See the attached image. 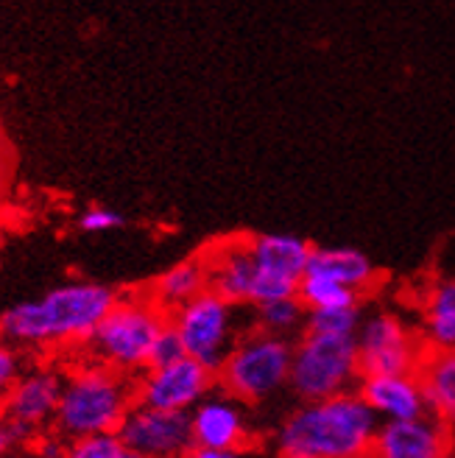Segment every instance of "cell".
I'll return each instance as SVG.
<instances>
[{
    "instance_id": "9a60e30c",
    "label": "cell",
    "mask_w": 455,
    "mask_h": 458,
    "mask_svg": "<svg viewBox=\"0 0 455 458\" xmlns=\"http://www.w3.org/2000/svg\"><path fill=\"white\" fill-rule=\"evenodd\" d=\"M210 274V288L235 305H252V288L257 266L252 258L249 238H226L207 251H201Z\"/></svg>"
},
{
    "instance_id": "ba28073f",
    "label": "cell",
    "mask_w": 455,
    "mask_h": 458,
    "mask_svg": "<svg viewBox=\"0 0 455 458\" xmlns=\"http://www.w3.org/2000/svg\"><path fill=\"white\" fill-rule=\"evenodd\" d=\"M360 375L417 372L427 352L422 333H417L394 310L363 313L355 333Z\"/></svg>"
},
{
    "instance_id": "8992f818",
    "label": "cell",
    "mask_w": 455,
    "mask_h": 458,
    "mask_svg": "<svg viewBox=\"0 0 455 458\" xmlns=\"http://www.w3.org/2000/svg\"><path fill=\"white\" fill-rule=\"evenodd\" d=\"M360 377L355 335L305 330L299 341H293L288 388L297 400H324L352 392Z\"/></svg>"
},
{
    "instance_id": "6da1fadb",
    "label": "cell",
    "mask_w": 455,
    "mask_h": 458,
    "mask_svg": "<svg viewBox=\"0 0 455 458\" xmlns=\"http://www.w3.org/2000/svg\"><path fill=\"white\" fill-rule=\"evenodd\" d=\"M118 302V291L101 283H64L42 293L39 300H26L0 316V338L14 347H71L93 338L101 318Z\"/></svg>"
},
{
    "instance_id": "cb8c5ba5",
    "label": "cell",
    "mask_w": 455,
    "mask_h": 458,
    "mask_svg": "<svg viewBox=\"0 0 455 458\" xmlns=\"http://www.w3.org/2000/svg\"><path fill=\"white\" fill-rule=\"evenodd\" d=\"M64 458H143L140 453L129 450L118 433H101V437H87L67 445Z\"/></svg>"
},
{
    "instance_id": "f1b7e54d",
    "label": "cell",
    "mask_w": 455,
    "mask_h": 458,
    "mask_svg": "<svg viewBox=\"0 0 455 458\" xmlns=\"http://www.w3.org/2000/svg\"><path fill=\"white\" fill-rule=\"evenodd\" d=\"M17 442H20V437L12 430V425H9L4 417H0V458H6Z\"/></svg>"
},
{
    "instance_id": "3957f363",
    "label": "cell",
    "mask_w": 455,
    "mask_h": 458,
    "mask_svg": "<svg viewBox=\"0 0 455 458\" xmlns=\"http://www.w3.org/2000/svg\"><path fill=\"white\" fill-rule=\"evenodd\" d=\"M134 403V377L89 358L64 375L54 428L67 442L118 433Z\"/></svg>"
},
{
    "instance_id": "ac0fdd59",
    "label": "cell",
    "mask_w": 455,
    "mask_h": 458,
    "mask_svg": "<svg viewBox=\"0 0 455 458\" xmlns=\"http://www.w3.org/2000/svg\"><path fill=\"white\" fill-rule=\"evenodd\" d=\"M430 414L455 425V350H427L417 369Z\"/></svg>"
},
{
    "instance_id": "e0dca14e",
    "label": "cell",
    "mask_w": 455,
    "mask_h": 458,
    "mask_svg": "<svg viewBox=\"0 0 455 458\" xmlns=\"http://www.w3.org/2000/svg\"><path fill=\"white\" fill-rule=\"evenodd\" d=\"M308 271H318L324 277L358 291L360 296L372 291L380 271L369 255H363L355 246H313Z\"/></svg>"
},
{
    "instance_id": "d4e9b609",
    "label": "cell",
    "mask_w": 455,
    "mask_h": 458,
    "mask_svg": "<svg viewBox=\"0 0 455 458\" xmlns=\"http://www.w3.org/2000/svg\"><path fill=\"white\" fill-rule=\"evenodd\" d=\"M185 352V344H181L179 333L173 330V325L168 322V327L156 335L154 341V350H151V360L148 366H163V363H171V360H179Z\"/></svg>"
},
{
    "instance_id": "484cf974",
    "label": "cell",
    "mask_w": 455,
    "mask_h": 458,
    "mask_svg": "<svg viewBox=\"0 0 455 458\" xmlns=\"http://www.w3.org/2000/svg\"><path fill=\"white\" fill-rule=\"evenodd\" d=\"M22 375V360L20 352L12 341L0 338V400L9 394V388L14 386V380Z\"/></svg>"
},
{
    "instance_id": "f546056e",
    "label": "cell",
    "mask_w": 455,
    "mask_h": 458,
    "mask_svg": "<svg viewBox=\"0 0 455 458\" xmlns=\"http://www.w3.org/2000/svg\"><path fill=\"white\" fill-rule=\"evenodd\" d=\"M355 458H375L372 453H363V455H355Z\"/></svg>"
},
{
    "instance_id": "277c9868",
    "label": "cell",
    "mask_w": 455,
    "mask_h": 458,
    "mask_svg": "<svg viewBox=\"0 0 455 458\" xmlns=\"http://www.w3.org/2000/svg\"><path fill=\"white\" fill-rule=\"evenodd\" d=\"M168 322L171 313L151 293L118 296V302L98 322L93 338L87 341L89 358L138 377L148 369L154 341Z\"/></svg>"
},
{
    "instance_id": "30bf717a",
    "label": "cell",
    "mask_w": 455,
    "mask_h": 458,
    "mask_svg": "<svg viewBox=\"0 0 455 458\" xmlns=\"http://www.w3.org/2000/svg\"><path fill=\"white\" fill-rule=\"evenodd\" d=\"M215 386V369L190 355H181L179 360L163 366H148L134 377L138 403L165 411H188V414L204 397L213 394Z\"/></svg>"
},
{
    "instance_id": "4fadbf2b",
    "label": "cell",
    "mask_w": 455,
    "mask_h": 458,
    "mask_svg": "<svg viewBox=\"0 0 455 458\" xmlns=\"http://www.w3.org/2000/svg\"><path fill=\"white\" fill-rule=\"evenodd\" d=\"M452 447L450 425L436 414L380 422L372 445L375 458H447Z\"/></svg>"
},
{
    "instance_id": "44dd1931",
    "label": "cell",
    "mask_w": 455,
    "mask_h": 458,
    "mask_svg": "<svg viewBox=\"0 0 455 458\" xmlns=\"http://www.w3.org/2000/svg\"><path fill=\"white\" fill-rule=\"evenodd\" d=\"M255 308V327L274 333V335H297L305 327L308 318V308L302 305L299 293L297 296H282V300H271V302H260L252 305Z\"/></svg>"
},
{
    "instance_id": "7c38bea8",
    "label": "cell",
    "mask_w": 455,
    "mask_h": 458,
    "mask_svg": "<svg viewBox=\"0 0 455 458\" xmlns=\"http://www.w3.org/2000/svg\"><path fill=\"white\" fill-rule=\"evenodd\" d=\"M62 386L64 375L51 369V366L22 372L9 388V394L0 400V417L12 425L20 439L39 437L56 420Z\"/></svg>"
},
{
    "instance_id": "83f0119b",
    "label": "cell",
    "mask_w": 455,
    "mask_h": 458,
    "mask_svg": "<svg viewBox=\"0 0 455 458\" xmlns=\"http://www.w3.org/2000/svg\"><path fill=\"white\" fill-rule=\"evenodd\" d=\"M185 458H243V450H232V447H204V445H193L190 453Z\"/></svg>"
},
{
    "instance_id": "4dcf8cb0",
    "label": "cell",
    "mask_w": 455,
    "mask_h": 458,
    "mask_svg": "<svg viewBox=\"0 0 455 458\" xmlns=\"http://www.w3.org/2000/svg\"><path fill=\"white\" fill-rule=\"evenodd\" d=\"M280 458H293V455H280Z\"/></svg>"
},
{
    "instance_id": "d6986e66",
    "label": "cell",
    "mask_w": 455,
    "mask_h": 458,
    "mask_svg": "<svg viewBox=\"0 0 455 458\" xmlns=\"http://www.w3.org/2000/svg\"><path fill=\"white\" fill-rule=\"evenodd\" d=\"M419 333L427 350H455V280H436L427 288Z\"/></svg>"
},
{
    "instance_id": "7402d4cb",
    "label": "cell",
    "mask_w": 455,
    "mask_h": 458,
    "mask_svg": "<svg viewBox=\"0 0 455 458\" xmlns=\"http://www.w3.org/2000/svg\"><path fill=\"white\" fill-rule=\"evenodd\" d=\"M299 300L308 310L318 308H347V305H360L363 296L347 285H341L318 271H305L299 280Z\"/></svg>"
},
{
    "instance_id": "603a6c76",
    "label": "cell",
    "mask_w": 455,
    "mask_h": 458,
    "mask_svg": "<svg viewBox=\"0 0 455 458\" xmlns=\"http://www.w3.org/2000/svg\"><path fill=\"white\" fill-rule=\"evenodd\" d=\"M363 318L360 305H347V308H318L308 310L305 330L313 333H330V335H355Z\"/></svg>"
},
{
    "instance_id": "5b68a950",
    "label": "cell",
    "mask_w": 455,
    "mask_h": 458,
    "mask_svg": "<svg viewBox=\"0 0 455 458\" xmlns=\"http://www.w3.org/2000/svg\"><path fill=\"white\" fill-rule=\"evenodd\" d=\"M293 341L260 327L240 333L230 355L218 366V386L230 397L257 405L280 394L291 377Z\"/></svg>"
},
{
    "instance_id": "ffe728a7",
    "label": "cell",
    "mask_w": 455,
    "mask_h": 458,
    "mask_svg": "<svg viewBox=\"0 0 455 458\" xmlns=\"http://www.w3.org/2000/svg\"><path fill=\"white\" fill-rule=\"evenodd\" d=\"M207 288H210L207 263H204V255H196V258L181 260V263H176L168 271L159 274L148 293L171 313L179 305L190 302L193 296H198L201 291H207Z\"/></svg>"
},
{
    "instance_id": "7a4b0ae2",
    "label": "cell",
    "mask_w": 455,
    "mask_h": 458,
    "mask_svg": "<svg viewBox=\"0 0 455 458\" xmlns=\"http://www.w3.org/2000/svg\"><path fill=\"white\" fill-rule=\"evenodd\" d=\"M380 417L358 388L324 400H299L277 430L280 455L355 458L372 453Z\"/></svg>"
},
{
    "instance_id": "8fae6325",
    "label": "cell",
    "mask_w": 455,
    "mask_h": 458,
    "mask_svg": "<svg viewBox=\"0 0 455 458\" xmlns=\"http://www.w3.org/2000/svg\"><path fill=\"white\" fill-rule=\"evenodd\" d=\"M121 442L143 458H185L193 447L188 411H165L134 403L118 428Z\"/></svg>"
},
{
    "instance_id": "52a82bcc",
    "label": "cell",
    "mask_w": 455,
    "mask_h": 458,
    "mask_svg": "<svg viewBox=\"0 0 455 458\" xmlns=\"http://www.w3.org/2000/svg\"><path fill=\"white\" fill-rule=\"evenodd\" d=\"M238 308L240 305L207 288L190 302L171 310V325L185 344V352L218 372V366L240 338Z\"/></svg>"
},
{
    "instance_id": "4316f807",
    "label": "cell",
    "mask_w": 455,
    "mask_h": 458,
    "mask_svg": "<svg viewBox=\"0 0 455 458\" xmlns=\"http://www.w3.org/2000/svg\"><path fill=\"white\" fill-rule=\"evenodd\" d=\"M123 224L126 218L109 208H89L79 216V226L84 233H109V229H121Z\"/></svg>"
},
{
    "instance_id": "9c48e42d",
    "label": "cell",
    "mask_w": 455,
    "mask_h": 458,
    "mask_svg": "<svg viewBox=\"0 0 455 458\" xmlns=\"http://www.w3.org/2000/svg\"><path fill=\"white\" fill-rule=\"evenodd\" d=\"M249 246H252V258L257 266L252 305L299 293V280L305 277L313 255L310 241L288 233H263L249 235Z\"/></svg>"
},
{
    "instance_id": "2e32d148",
    "label": "cell",
    "mask_w": 455,
    "mask_h": 458,
    "mask_svg": "<svg viewBox=\"0 0 455 458\" xmlns=\"http://www.w3.org/2000/svg\"><path fill=\"white\" fill-rule=\"evenodd\" d=\"M360 397L372 405L380 422L389 420H417L430 414L425 388L417 372L394 375H363L358 383Z\"/></svg>"
},
{
    "instance_id": "5bb4252c",
    "label": "cell",
    "mask_w": 455,
    "mask_h": 458,
    "mask_svg": "<svg viewBox=\"0 0 455 458\" xmlns=\"http://www.w3.org/2000/svg\"><path fill=\"white\" fill-rule=\"evenodd\" d=\"M190 428H193V445H204V447L243 450L252 442L246 403L230 397L226 392L204 397L190 411Z\"/></svg>"
}]
</instances>
